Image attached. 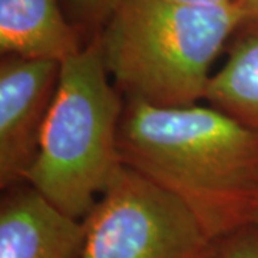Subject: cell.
<instances>
[{"label":"cell","mask_w":258,"mask_h":258,"mask_svg":"<svg viewBox=\"0 0 258 258\" xmlns=\"http://www.w3.org/2000/svg\"><path fill=\"white\" fill-rule=\"evenodd\" d=\"M60 62L3 56L0 63V186L25 182L55 96Z\"/></svg>","instance_id":"5b68a950"},{"label":"cell","mask_w":258,"mask_h":258,"mask_svg":"<svg viewBox=\"0 0 258 258\" xmlns=\"http://www.w3.org/2000/svg\"><path fill=\"white\" fill-rule=\"evenodd\" d=\"M122 3L123 0H69L76 23L89 29L103 28Z\"/></svg>","instance_id":"30bf717a"},{"label":"cell","mask_w":258,"mask_h":258,"mask_svg":"<svg viewBox=\"0 0 258 258\" xmlns=\"http://www.w3.org/2000/svg\"><path fill=\"white\" fill-rule=\"evenodd\" d=\"M123 165L174 194L212 240L247 227L258 198V131L214 106L125 102Z\"/></svg>","instance_id":"6da1fadb"},{"label":"cell","mask_w":258,"mask_h":258,"mask_svg":"<svg viewBox=\"0 0 258 258\" xmlns=\"http://www.w3.org/2000/svg\"><path fill=\"white\" fill-rule=\"evenodd\" d=\"M241 25L234 2L123 0L99 32L103 62L126 101L192 106L205 99L212 62Z\"/></svg>","instance_id":"7a4b0ae2"},{"label":"cell","mask_w":258,"mask_h":258,"mask_svg":"<svg viewBox=\"0 0 258 258\" xmlns=\"http://www.w3.org/2000/svg\"><path fill=\"white\" fill-rule=\"evenodd\" d=\"M211 258H258V230L247 225L214 241Z\"/></svg>","instance_id":"9c48e42d"},{"label":"cell","mask_w":258,"mask_h":258,"mask_svg":"<svg viewBox=\"0 0 258 258\" xmlns=\"http://www.w3.org/2000/svg\"><path fill=\"white\" fill-rule=\"evenodd\" d=\"M81 258H211L214 240L178 197L123 165L83 220Z\"/></svg>","instance_id":"277c9868"},{"label":"cell","mask_w":258,"mask_h":258,"mask_svg":"<svg viewBox=\"0 0 258 258\" xmlns=\"http://www.w3.org/2000/svg\"><path fill=\"white\" fill-rule=\"evenodd\" d=\"M242 16L241 28L247 29L249 35L258 33V0H232Z\"/></svg>","instance_id":"8fae6325"},{"label":"cell","mask_w":258,"mask_h":258,"mask_svg":"<svg viewBox=\"0 0 258 258\" xmlns=\"http://www.w3.org/2000/svg\"><path fill=\"white\" fill-rule=\"evenodd\" d=\"M125 103L109 83L99 32L60 62L59 82L25 184L76 220H85L123 166Z\"/></svg>","instance_id":"3957f363"},{"label":"cell","mask_w":258,"mask_h":258,"mask_svg":"<svg viewBox=\"0 0 258 258\" xmlns=\"http://www.w3.org/2000/svg\"><path fill=\"white\" fill-rule=\"evenodd\" d=\"M205 99L258 131V33L245 36L232 49L224 68L211 76Z\"/></svg>","instance_id":"ba28073f"},{"label":"cell","mask_w":258,"mask_h":258,"mask_svg":"<svg viewBox=\"0 0 258 258\" xmlns=\"http://www.w3.org/2000/svg\"><path fill=\"white\" fill-rule=\"evenodd\" d=\"M85 240L83 220L60 211L30 185L2 201L0 258H81Z\"/></svg>","instance_id":"8992f818"},{"label":"cell","mask_w":258,"mask_h":258,"mask_svg":"<svg viewBox=\"0 0 258 258\" xmlns=\"http://www.w3.org/2000/svg\"><path fill=\"white\" fill-rule=\"evenodd\" d=\"M57 0H0V52L62 62L81 49Z\"/></svg>","instance_id":"52a82bcc"},{"label":"cell","mask_w":258,"mask_h":258,"mask_svg":"<svg viewBox=\"0 0 258 258\" xmlns=\"http://www.w3.org/2000/svg\"><path fill=\"white\" fill-rule=\"evenodd\" d=\"M249 225L255 227L258 230V198L257 203H255V207H254V211H252V215H251V222H249Z\"/></svg>","instance_id":"4fadbf2b"},{"label":"cell","mask_w":258,"mask_h":258,"mask_svg":"<svg viewBox=\"0 0 258 258\" xmlns=\"http://www.w3.org/2000/svg\"><path fill=\"white\" fill-rule=\"evenodd\" d=\"M174 3H182V5H195V6H218V5H228L232 0H168Z\"/></svg>","instance_id":"7c38bea8"}]
</instances>
